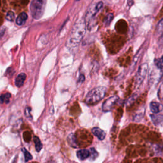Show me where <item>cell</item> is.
<instances>
[{
  "label": "cell",
  "mask_w": 163,
  "mask_h": 163,
  "mask_svg": "<svg viewBox=\"0 0 163 163\" xmlns=\"http://www.w3.org/2000/svg\"><path fill=\"white\" fill-rule=\"evenodd\" d=\"M155 150V153L157 154H159L160 155H163V147L160 145H155V148H154Z\"/></svg>",
  "instance_id": "cell-25"
},
{
  "label": "cell",
  "mask_w": 163,
  "mask_h": 163,
  "mask_svg": "<svg viewBox=\"0 0 163 163\" xmlns=\"http://www.w3.org/2000/svg\"><path fill=\"white\" fill-rule=\"evenodd\" d=\"M5 19H6L8 21H14L15 19V14L12 11H9V12L7 14L6 17H5Z\"/></svg>",
  "instance_id": "cell-24"
},
{
  "label": "cell",
  "mask_w": 163,
  "mask_h": 163,
  "mask_svg": "<svg viewBox=\"0 0 163 163\" xmlns=\"http://www.w3.org/2000/svg\"><path fill=\"white\" fill-rule=\"evenodd\" d=\"M155 65L157 66V68H159L160 69L163 68V55L160 59H156L154 61Z\"/></svg>",
  "instance_id": "cell-21"
},
{
  "label": "cell",
  "mask_w": 163,
  "mask_h": 163,
  "mask_svg": "<svg viewBox=\"0 0 163 163\" xmlns=\"http://www.w3.org/2000/svg\"><path fill=\"white\" fill-rule=\"evenodd\" d=\"M162 76H163L162 69L157 68V66L154 67V68L152 69L150 74L149 77L150 85L151 86L157 85V84L162 79Z\"/></svg>",
  "instance_id": "cell-5"
},
{
  "label": "cell",
  "mask_w": 163,
  "mask_h": 163,
  "mask_svg": "<svg viewBox=\"0 0 163 163\" xmlns=\"http://www.w3.org/2000/svg\"><path fill=\"white\" fill-rule=\"evenodd\" d=\"M17 157H15V159H14V161H13L12 163H16L17 162Z\"/></svg>",
  "instance_id": "cell-32"
},
{
  "label": "cell",
  "mask_w": 163,
  "mask_h": 163,
  "mask_svg": "<svg viewBox=\"0 0 163 163\" xmlns=\"http://www.w3.org/2000/svg\"><path fill=\"white\" fill-rule=\"evenodd\" d=\"M11 98V94L9 93H6L2 94L1 96V103H8L10 102V99Z\"/></svg>",
  "instance_id": "cell-18"
},
{
  "label": "cell",
  "mask_w": 163,
  "mask_h": 163,
  "mask_svg": "<svg viewBox=\"0 0 163 163\" xmlns=\"http://www.w3.org/2000/svg\"><path fill=\"white\" fill-rule=\"evenodd\" d=\"M79 79H80V81L82 82L83 81H84V79H85V77H84V76L83 75H81Z\"/></svg>",
  "instance_id": "cell-30"
},
{
  "label": "cell",
  "mask_w": 163,
  "mask_h": 163,
  "mask_svg": "<svg viewBox=\"0 0 163 163\" xmlns=\"http://www.w3.org/2000/svg\"><path fill=\"white\" fill-rule=\"evenodd\" d=\"M77 156L80 160L83 161L90 157V151L86 149H81L77 151Z\"/></svg>",
  "instance_id": "cell-11"
},
{
  "label": "cell",
  "mask_w": 163,
  "mask_h": 163,
  "mask_svg": "<svg viewBox=\"0 0 163 163\" xmlns=\"http://www.w3.org/2000/svg\"><path fill=\"white\" fill-rule=\"evenodd\" d=\"M119 100V98L117 96L115 95L113 96L108 98L107 99L105 100L102 105V110L105 112H108L111 111L114 108L115 105L118 103Z\"/></svg>",
  "instance_id": "cell-6"
},
{
  "label": "cell",
  "mask_w": 163,
  "mask_h": 163,
  "mask_svg": "<svg viewBox=\"0 0 163 163\" xmlns=\"http://www.w3.org/2000/svg\"><path fill=\"white\" fill-rule=\"evenodd\" d=\"M47 0H32L31 2V13L35 19H40L43 16Z\"/></svg>",
  "instance_id": "cell-3"
},
{
  "label": "cell",
  "mask_w": 163,
  "mask_h": 163,
  "mask_svg": "<svg viewBox=\"0 0 163 163\" xmlns=\"http://www.w3.org/2000/svg\"><path fill=\"white\" fill-rule=\"evenodd\" d=\"M142 49H139V51L137 52V54H136V55L134 56V59H133V66H136V63H137V62L138 61L139 59L140 58V56H141L142 55Z\"/></svg>",
  "instance_id": "cell-22"
},
{
  "label": "cell",
  "mask_w": 163,
  "mask_h": 163,
  "mask_svg": "<svg viewBox=\"0 0 163 163\" xmlns=\"http://www.w3.org/2000/svg\"><path fill=\"white\" fill-rule=\"evenodd\" d=\"M107 89L105 87H97L89 91L86 98V103L89 105H94L99 102L105 96Z\"/></svg>",
  "instance_id": "cell-2"
},
{
  "label": "cell",
  "mask_w": 163,
  "mask_h": 163,
  "mask_svg": "<svg viewBox=\"0 0 163 163\" xmlns=\"http://www.w3.org/2000/svg\"><path fill=\"white\" fill-rule=\"evenodd\" d=\"M136 97H137V96L136 94H133L132 96L130 98H129V99L127 101V105H131L132 103H133L134 101L136 99Z\"/></svg>",
  "instance_id": "cell-27"
},
{
  "label": "cell",
  "mask_w": 163,
  "mask_h": 163,
  "mask_svg": "<svg viewBox=\"0 0 163 163\" xmlns=\"http://www.w3.org/2000/svg\"><path fill=\"white\" fill-rule=\"evenodd\" d=\"M86 29L87 24L85 19L79 20L73 27L71 34L66 42V47L71 52L75 51L78 47L86 34Z\"/></svg>",
  "instance_id": "cell-1"
},
{
  "label": "cell",
  "mask_w": 163,
  "mask_h": 163,
  "mask_svg": "<svg viewBox=\"0 0 163 163\" xmlns=\"http://www.w3.org/2000/svg\"><path fill=\"white\" fill-rule=\"evenodd\" d=\"M34 142H35V149L36 152H39L42 148H43V145L40 141V139H39V138L38 136H35L34 137Z\"/></svg>",
  "instance_id": "cell-17"
},
{
  "label": "cell",
  "mask_w": 163,
  "mask_h": 163,
  "mask_svg": "<svg viewBox=\"0 0 163 163\" xmlns=\"http://www.w3.org/2000/svg\"><path fill=\"white\" fill-rule=\"evenodd\" d=\"M145 108L144 106H143V107H142L141 108H139L137 111L136 114L134 115V118H133V120L134 121H141L142 119V118L143 117L144 115H145Z\"/></svg>",
  "instance_id": "cell-15"
},
{
  "label": "cell",
  "mask_w": 163,
  "mask_h": 163,
  "mask_svg": "<svg viewBox=\"0 0 163 163\" xmlns=\"http://www.w3.org/2000/svg\"><path fill=\"white\" fill-rule=\"evenodd\" d=\"M31 109L30 107H27L25 109V115L26 116L27 118H28V119H31Z\"/></svg>",
  "instance_id": "cell-26"
},
{
  "label": "cell",
  "mask_w": 163,
  "mask_h": 163,
  "mask_svg": "<svg viewBox=\"0 0 163 163\" xmlns=\"http://www.w3.org/2000/svg\"><path fill=\"white\" fill-rule=\"evenodd\" d=\"M76 1H80V0H76Z\"/></svg>",
  "instance_id": "cell-33"
},
{
  "label": "cell",
  "mask_w": 163,
  "mask_h": 163,
  "mask_svg": "<svg viewBox=\"0 0 163 163\" xmlns=\"http://www.w3.org/2000/svg\"><path fill=\"white\" fill-rule=\"evenodd\" d=\"M158 96H159V98L160 99H163V82L162 83V85L161 86L160 88H159V92H158Z\"/></svg>",
  "instance_id": "cell-28"
},
{
  "label": "cell",
  "mask_w": 163,
  "mask_h": 163,
  "mask_svg": "<svg viewBox=\"0 0 163 163\" xmlns=\"http://www.w3.org/2000/svg\"><path fill=\"white\" fill-rule=\"evenodd\" d=\"M151 120L155 126H158L163 122V115L161 114H152L150 115Z\"/></svg>",
  "instance_id": "cell-14"
},
{
  "label": "cell",
  "mask_w": 163,
  "mask_h": 163,
  "mask_svg": "<svg viewBox=\"0 0 163 163\" xmlns=\"http://www.w3.org/2000/svg\"><path fill=\"white\" fill-rule=\"evenodd\" d=\"M113 19H114V14L112 13L108 14L105 18V20H104L105 25L108 26L111 23V22L112 21V20H113Z\"/></svg>",
  "instance_id": "cell-20"
},
{
  "label": "cell",
  "mask_w": 163,
  "mask_h": 163,
  "mask_svg": "<svg viewBox=\"0 0 163 163\" xmlns=\"http://www.w3.org/2000/svg\"><path fill=\"white\" fill-rule=\"evenodd\" d=\"M156 35L161 37L163 35V19H162L156 27Z\"/></svg>",
  "instance_id": "cell-16"
},
{
  "label": "cell",
  "mask_w": 163,
  "mask_h": 163,
  "mask_svg": "<svg viewBox=\"0 0 163 163\" xmlns=\"http://www.w3.org/2000/svg\"><path fill=\"white\" fill-rule=\"evenodd\" d=\"M26 78V75L24 74V73L20 74L15 79V86L17 87H22L24 83Z\"/></svg>",
  "instance_id": "cell-13"
},
{
  "label": "cell",
  "mask_w": 163,
  "mask_h": 163,
  "mask_svg": "<svg viewBox=\"0 0 163 163\" xmlns=\"http://www.w3.org/2000/svg\"><path fill=\"white\" fill-rule=\"evenodd\" d=\"M150 108L154 114H158L162 110L163 106L158 102H152L150 103Z\"/></svg>",
  "instance_id": "cell-8"
},
{
  "label": "cell",
  "mask_w": 163,
  "mask_h": 163,
  "mask_svg": "<svg viewBox=\"0 0 163 163\" xmlns=\"http://www.w3.org/2000/svg\"><path fill=\"white\" fill-rule=\"evenodd\" d=\"M27 14L26 12H22L19 15L16 19V24L18 26L24 25L27 19Z\"/></svg>",
  "instance_id": "cell-12"
},
{
  "label": "cell",
  "mask_w": 163,
  "mask_h": 163,
  "mask_svg": "<svg viewBox=\"0 0 163 163\" xmlns=\"http://www.w3.org/2000/svg\"><path fill=\"white\" fill-rule=\"evenodd\" d=\"M90 151V157L91 158V160L94 161L98 157V152L95 150L94 148H91L89 150Z\"/></svg>",
  "instance_id": "cell-23"
},
{
  "label": "cell",
  "mask_w": 163,
  "mask_h": 163,
  "mask_svg": "<svg viewBox=\"0 0 163 163\" xmlns=\"http://www.w3.org/2000/svg\"><path fill=\"white\" fill-rule=\"evenodd\" d=\"M4 31H5V27H2L1 30V36H3V34H4Z\"/></svg>",
  "instance_id": "cell-31"
},
{
  "label": "cell",
  "mask_w": 163,
  "mask_h": 163,
  "mask_svg": "<svg viewBox=\"0 0 163 163\" xmlns=\"http://www.w3.org/2000/svg\"><path fill=\"white\" fill-rule=\"evenodd\" d=\"M159 44L161 45H163V35L159 38Z\"/></svg>",
  "instance_id": "cell-29"
},
{
  "label": "cell",
  "mask_w": 163,
  "mask_h": 163,
  "mask_svg": "<svg viewBox=\"0 0 163 163\" xmlns=\"http://www.w3.org/2000/svg\"><path fill=\"white\" fill-rule=\"evenodd\" d=\"M149 68V65L147 63H143L139 67L137 74L136 76V85L140 86L144 80L145 78L147 75Z\"/></svg>",
  "instance_id": "cell-7"
},
{
  "label": "cell",
  "mask_w": 163,
  "mask_h": 163,
  "mask_svg": "<svg viewBox=\"0 0 163 163\" xmlns=\"http://www.w3.org/2000/svg\"><path fill=\"white\" fill-rule=\"evenodd\" d=\"M92 133L95 136H96L99 140H103L106 137L105 132L99 127H95L92 129Z\"/></svg>",
  "instance_id": "cell-9"
},
{
  "label": "cell",
  "mask_w": 163,
  "mask_h": 163,
  "mask_svg": "<svg viewBox=\"0 0 163 163\" xmlns=\"http://www.w3.org/2000/svg\"><path fill=\"white\" fill-rule=\"evenodd\" d=\"M103 3L102 2H99L96 3L92 5L91 7H89L88 10L87 11V13L86 15L85 20L86 22L87 26L89 30H91V27L92 26L93 19H94V17L99 11L103 8Z\"/></svg>",
  "instance_id": "cell-4"
},
{
  "label": "cell",
  "mask_w": 163,
  "mask_h": 163,
  "mask_svg": "<svg viewBox=\"0 0 163 163\" xmlns=\"http://www.w3.org/2000/svg\"><path fill=\"white\" fill-rule=\"evenodd\" d=\"M22 152H23L24 155L25 162H28L29 161H30V160L32 159L33 157H32L31 154L25 148H22Z\"/></svg>",
  "instance_id": "cell-19"
},
{
  "label": "cell",
  "mask_w": 163,
  "mask_h": 163,
  "mask_svg": "<svg viewBox=\"0 0 163 163\" xmlns=\"http://www.w3.org/2000/svg\"><path fill=\"white\" fill-rule=\"evenodd\" d=\"M67 142H68L70 147H71L73 148H75V149L78 147L77 137L75 136V133H72L69 134L68 138H67Z\"/></svg>",
  "instance_id": "cell-10"
}]
</instances>
